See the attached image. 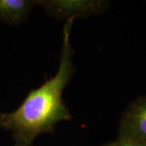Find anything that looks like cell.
Instances as JSON below:
<instances>
[{
	"mask_svg": "<svg viewBox=\"0 0 146 146\" xmlns=\"http://www.w3.org/2000/svg\"><path fill=\"white\" fill-rule=\"evenodd\" d=\"M74 21L68 20L63 26L57 73L30 91L14 111L0 112V127L11 132L13 146H33L37 136L44 133L54 134L58 123L72 119L63 94L76 71L72 61L74 49L71 44Z\"/></svg>",
	"mask_w": 146,
	"mask_h": 146,
	"instance_id": "obj_1",
	"label": "cell"
},
{
	"mask_svg": "<svg viewBox=\"0 0 146 146\" xmlns=\"http://www.w3.org/2000/svg\"><path fill=\"white\" fill-rule=\"evenodd\" d=\"M50 17L58 20L87 18L106 10L108 2L101 0H34Z\"/></svg>",
	"mask_w": 146,
	"mask_h": 146,
	"instance_id": "obj_2",
	"label": "cell"
},
{
	"mask_svg": "<svg viewBox=\"0 0 146 146\" xmlns=\"http://www.w3.org/2000/svg\"><path fill=\"white\" fill-rule=\"evenodd\" d=\"M119 136L146 144V97L131 102L123 113Z\"/></svg>",
	"mask_w": 146,
	"mask_h": 146,
	"instance_id": "obj_3",
	"label": "cell"
},
{
	"mask_svg": "<svg viewBox=\"0 0 146 146\" xmlns=\"http://www.w3.org/2000/svg\"><path fill=\"white\" fill-rule=\"evenodd\" d=\"M34 5V0H0V21L11 25H21Z\"/></svg>",
	"mask_w": 146,
	"mask_h": 146,
	"instance_id": "obj_4",
	"label": "cell"
},
{
	"mask_svg": "<svg viewBox=\"0 0 146 146\" xmlns=\"http://www.w3.org/2000/svg\"><path fill=\"white\" fill-rule=\"evenodd\" d=\"M114 143L115 146H146V144L145 143L129 140L121 136H118V139L114 141Z\"/></svg>",
	"mask_w": 146,
	"mask_h": 146,
	"instance_id": "obj_5",
	"label": "cell"
},
{
	"mask_svg": "<svg viewBox=\"0 0 146 146\" xmlns=\"http://www.w3.org/2000/svg\"><path fill=\"white\" fill-rule=\"evenodd\" d=\"M101 146H115V143H114V141H113V142H110V143L105 144V145H101Z\"/></svg>",
	"mask_w": 146,
	"mask_h": 146,
	"instance_id": "obj_6",
	"label": "cell"
}]
</instances>
